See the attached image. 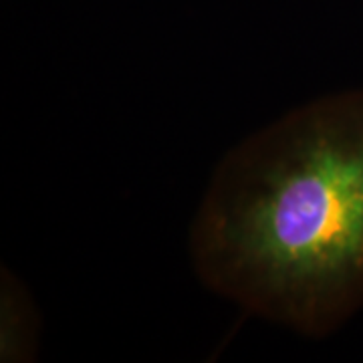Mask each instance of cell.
Returning a JSON list of instances; mask_svg holds the SVG:
<instances>
[{"label": "cell", "mask_w": 363, "mask_h": 363, "mask_svg": "<svg viewBox=\"0 0 363 363\" xmlns=\"http://www.w3.org/2000/svg\"><path fill=\"white\" fill-rule=\"evenodd\" d=\"M188 252L218 297L321 339L363 309V87L311 99L218 162Z\"/></svg>", "instance_id": "6da1fadb"}]
</instances>
